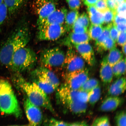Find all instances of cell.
Wrapping results in <instances>:
<instances>
[{"instance_id": "obj_17", "label": "cell", "mask_w": 126, "mask_h": 126, "mask_svg": "<svg viewBox=\"0 0 126 126\" xmlns=\"http://www.w3.org/2000/svg\"><path fill=\"white\" fill-rule=\"evenodd\" d=\"M100 76L102 82L106 84L111 83L114 77L112 67L107 62L105 57L101 64Z\"/></svg>"}, {"instance_id": "obj_1", "label": "cell", "mask_w": 126, "mask_h": 126, "mask_svg": "<svg viewBox=\"0 0 126 126\" xmlns=\"http://www.w3.org/2000/svg\"><path fill=\"white\" fill-rule=\"evenodd\" d=\"M31 34L28 24L23 21L14 30L0 50V62L10 69L13 56L20 48L26 46L30 40Z\"/></svg>"}, {"instance_id": "obj_21", "label": "cell", "mask_w": 126, "mask_h": 126, "mask_svg": "<svg viewBox=\"0 0 126 126\" xmlns=\"http://www.w3.org/2000/svg\"><path fill=\"white\" fill-rule=\"evenodd\" d=\"M26 0H3V3L7 8L9 15H12L20 9Z\"/></svg>"}, {"instance_id": "obj_18", "label": "cell", "mask_w": 126, "mask_h": 126, "mask_svg": "<svg viewBox=\"0 0 126 126\" xmlns=\"http://www.w3.org/2000/svg\"><path fill=\"white\" fill-rule=\"evenodd\" d=\"M34 71L41 76L51 83L56 89L59 85V79L54 73L47 68L41 66L37 68Z\"/></svg>"}, {"instance_id": "obj_34", "label": "cell", "mask_w": 126, "mask_h": 126, "mask_svg": "<svg viewBox=\"0 0 126 126\" xmlns=\"http://www.w3.org/2000/svg\"><path fill=\"white\" fill-rule=\"evenodd\" d=\"M76 22L86 28H88L89 26L90 20L89 17L85 12L83 13L79 16Z\"/></svg>"}, {"instance_id": "obj_14", "label": "cell", "mask_w": 126, "mask_h": 126, "mask_svg": "<svg viewBox=\"0 0 126 126\" xmlns=\"http://www.w3.org/2000/svg\"><path fill=\"white\" fill-rule=\"evenodd\" d=\"M91 40L87 32L83 34H77L71 32L68 36L62 42L63 45L69 47L74 45L83 43H89Z\"/></svg>"}, {"instance_id": "obj_50", "label": "cell", "mask_w": 126, "mask_h": 126, "mask_svg": "<svg viewBox=\"0 0 126 126\" xmlns=\"http://www.w3.org/2000/svg\"><path fill=\"white\" fill-rule=\"evenodd\" d=\"M3 3V0H0V5Z\"/></svg>"}, {"instance_id": "obj_36", "label": "cell", "mask_w": 126, "mask_h": 126, "mask_svg": "<svg viewBox=\"0 0 126 126\" xmlns=\"http://www.w3.org/2000/svg\"><path fill=\"white\" fill-rule=\"evenodd\" d=\"M109 25L110 37L116 43L120 32L113 23L110 24Z\"/></svg>"}, {"instance_id": "obj_28", "label": "cell", "mask_w": 126, "mask_h": 126, "mask_svg": "<svg viewBox=\"0 0 126 126\" xmlns=\"http://www.w3.org/2000/svg\"><path fill=\"white\" fill-rule=\"evenodd\" d=\"M109 37H110V25L109 24L104 27L103 32L100 37L95 40V45L96 50L100 47L102 43Z\"/></svg>"}, {"instance_id": "obj_22", "label": "cell", "mask_w": 126, "mask_h": 126, "mask_svg": "<svg viewBox=\"0 0 126 126\" xmlns=\"http://www.w3.org/2000/svg\"><path fill=\"white\" fill-rule=\"evenodd\" d=\"M77 10H72L67 12L66 16L64 26L67 32H70L79 16Z\"/></svg>"}, {"instance_id": "obj_9", "label": "cell", "mask_w": 126, "mask_h": 126, "mask_svg": "<svg viewBox=\"0 0 126 126\" xmlns=\"http://www.w3.org/2000/svg\"><path fill=\"white\" fill-rule=\"evenodd\" d=\"M64 75V84L71 89L78 90L89 78V70L86 67L82 70Z\"/></svg>"}, {"instance_id": "obj_47", "label": "cell", "mask_w": 126, "mask_h": 126, "mask_svg": "<svg viewBox=\"0 0 126 126\" xmlns=\"http://www.w3.org/2000/svg\"><path fill=\"white\" fill-rule=\"evenodd\" d=\"M114 0L117 6L121 3L126 1V0Z\"/></svg>"}, {"instance_id": "obj_42", "label": "cell", "mask_w": 126, "mask_h": 126, "mask_svg": "<svg viewBox=\"0 0 126 126\" xmlns=\"http://www.w3.org/2000/svg\"><path fill=\"white\" fill-rule=\"evenodd\" d=\"M126 16H125L116 14L113 23L115 25L120 23H126Z\"/></svg>"}, {"instance_id": "obj_15", "label": "cell", "mask_w": 126, "mask_h": 126, "mask_svg": "<svg viewBox=\"0 0 126 126\" xmlns=\"http://www.w3.org/2000/svg\"><path fill=\"white\" fill-rule=\"evenodd\" d=\"M124 101L122 97L109 96L103 100L99 110L104 112L114 111L122 104Z\"/></svg>"}, {"instance_id": "obj_8", "label": "cell", "mask_w": 126, "mask_h": 126, "mask_svg": "<svg viewBox=\"0 0 126 126\" xmlns=\"http://www.w3.org/2000/svg\"><path fill=\"white\" fill-rule=\"evenodd\" d=\"M38 30V39L42 41L57 40L67 32L63 24L50 25Z\"/></svg>"}, {"instance_id": "obj_51", "label": "cell", "mask_w": 126, "mask_h": 126, "mask_svg": "<svg viewBox=\"0 0 126 126\" xmlns=\"http://www.w3.org/2000/svg\"></svg>"}, {"instance_id": "obj_44", "label": "cell", "mask_w": 126, "mask_h": 126, "mask_svg": "<svg viewBox=\"0 0 126 126\" xmlns=\"http://www.w3.org/2000/svg\"><path fill=\"white\" fill-rule=\"evenodd\" d=\"M115 26L120 32L126 31V23H119Z\"/></svg>"}, {"instance_id": "obj_37", "label": "cell", "mask_w": 126, "mask_h": 126, "mask_svg": "<svg viewBox=\"0 0 126 126\" xmlns=\"http://www.w3.org/2000/svg\"><path fill=\"white\" fill-rule=\"evenodd\" d=\"M72 32L77 34H83L88 32V29L75 22L72 27Z\"/></svg>"}, {"instance_id": "obj_38", "label": "cell", "mask_w": 126, "mask_h": 126, "mask_svg": "<svg viewBox=\"0 0 126 126\" xmlns=\"http://www.w3.org/2000/svg\"><path fill=\"white\" fill-rule=\"evenodd\" d=\"M69 8L72 10H78L81 5V0H66Z\"/></svg>"}, {"instance_id": "obj_25", "label": "cell", "mask_w": 126, "mask_h": 126, "mask_svg": "<svg viewBox=\"0 0 126 126\" xmlns=\"http://www.w3.org/2000/svg\"><path fill=\"white\" fill-rule=\"evenodd\" d=\"M104 30L102 25L91 24L90 26L88 34L91 39L95 41L100 37Z\"/></svg>"}, {"instance_id": "obj_31", "label": "cell", "mask_w": 126, "mask_h": 126, "mask_svg": "<svg viewBox=\"0 0 126 126\" xmlns=\"http://www.w3.org/2000/svg\"><path fill=\"white\" fill-rule=\"evenodd\" d=\"M116 14V12L108 9L103 14L104 23L108 25L113 23Z\"/></svg>"}, {"instance_id": "obj_7", "label": "cell", "mask_w": 126, "mask_h": 126, "mask_svg": "<svg viewBox=\"0 0 126 126\" xmlns=\"http://www.w3.org/2000/svg\"><path fill=\"white\" fill-rule=\"evenodd\" d=\"M86 68V62L76 50L69 47L65 54L63 68L64 74L72 73L83 70Z\"/></svg>"}, {"instance_id": "obj_45", "label": "cell", "mask_w": 126, "mask_h": 126, "mask_svg": "<svg viewBox=\"0 0 126 126\" xmlns=\"http://www.w3.org/2000/svg\"><path fill=\"white\" fill-rule=\"evenodd\" d=\"M98 0H83V3L88 7L94 6Z\"/></svg>"}, {"instance_id": "obj_46", "label": "cell", "mask_w": 126, "mask_h": 126, "mask_svg": "<svg viewBox=\"0 0 126 126\" xmlns=\"http://www.w3.org/2000/svg\"><path fill=\"white\" fill-rule=\"evenodd\" d=\"M68 126H89L85 122H79L72 123L68 124Z\"/></svg>"}, {"instance_id": "obj_12", "label": "cell", "mask_w": 126, "mask_h": 126, "mask_svg": "<svg viewBox=\"0 0 126 126\" xmlns=\"http://www.w3.org/2000/svg\"><path fill=\"white\" fill-rule=\"evenodd\" d=\"M67 12V9L65 7L56 9L43 22L37 25L38 29H40L50 25L63 24Z\"/></svg>"}, {"instance_id": "obj_48", "label": "cell", "mask_w": 126, "mask_h": 126, "mask_svg": "<svg viewBox=\"0 0 126 126\" xmlns=\"http://www.w3.org/2000/svg\"><path fill=\"white\" fill-rule=\"evenodd\" d=\"M126 44L122 46V53L123 54L126 55Z\"/></svg>"}, {"instance_id": "obj_4", "label": "cell", "mask_w": 126, "mask_h": 126, "mask_svg": "<svg viewBox=\"0 0 126 126\" xmlns=\"http://www.w3.org/2000/svg\"><path fill=\"white\" fill-rule=\"evenodd\" d=\"M79 91L67 87H61L58 90L57 96L59 101L72 114H83L86 112L87 103L80 102Z\"/></svg>"}, {"instance_id": "obj_40", "label": "cell", "mask_w": 126, "mask_h": 126, "mask_svg": "<svg viewBox=\"0 0 126 126\" xmlns=\"http://www.w3.org/2000/svg\"><path fill=\"white\" fill-rule=\"evenodd\" d=\"M116 42L121 47L126 44V31L120 32Z\"/></svg>"}, {"instance_id": "obj_24", "label": "cell", "mask_w": 126, "mask_h": 126, "mask_svg": "<svg viewBox=\"0 0 126 126\" xmlns=\"http://www.w3.org/2000/svg\"><path fill=\"white\" fill-rule=\"evenodd\" d=\"M101 92V89L99 85L88 93V102L92 106H94L100 99Z\"/></svg>"}, {"instance_id": "obj_13", "label": "cell", "mask_w": 126, "mask_h": 126, "mask_svg": "<svg viewBox=\"0 0 126 126\" xmlns=\"http://www.w3.org/2000/svg\"><path fill=\"white\" fill-rule=\"evenodd\" d=\"M74 46L75 50L85 62L90 66L94 65L95 62L94 51L92 47L89 43L79 44Z\"/></svg>"}, {"instance_id": "obj_29", "label": "cell", "mask_w": 126, "mask_h": 126, "mask_svg": "<svg viewBox=\"0 0 126 126\" xmlns=\"http://www.w3.org/2000/svg\"><path fill=\"white\" fill-rule=\"evenodd\" d=\"M116 126H126V112L122 110L117 112L114 118Z\"/></svg>"}, {"instance_id": "obj_16", "label": "cell", "mask_w": 126, "mask_h": 126, "mask_svg": "<svg viewBox=\"0 0 126 126\" xmlns=\"http://www.w3.org/2000/svg\"><path fill=\"white\" fill-rule=\"evenodd\" d=\"M31 75L32 82L35 83L47 94L52 93L56 90V88L51 83L34 71L32 72Z\"/></svg>"}, {"instance_id": "obj_32", "label": "cell", "mask_w": 126, "mask_h": 126, "mask_svg": "<svg viewBox=\"0 0 126 126\" xmlns=\"http://www.w3.org/2000/svg\"><path fill=\"white\" fill-rule=\"evenodd\" d=\"M92 126H111L109 118L107 116L97 118L94 121Z\"/></svg>"}, {"instance_id": "obj_3", "label": "cell", "mask_w": 126, "mask_h": 126, "mask_svg": "<svg viewBox=\"0 0 126 126\" xmlns=\"http://www.w3.org/2000/svg\"><path fill=\"white\" fill-rule=\"evenodd\" d=\"M0 112L21 117L22 111L11 85L6 79L0 78Z\"/></svg>"}, {"instance_id": "obj_49", "label": "cell", "mask_w": 126, "mask_h": 126, "mask_svg": "<svg viewBox=\"0 0 126 126\" xmlns=\"http://www.w3.org/2000/svg\"><path fill=\"white\" fill-rule=\"evenodd\" d=\"M28 126V125H12V126Z\"/></svg>"}, {"instance_id": "obj_26", "label": "cell", "mask_w": 126, "mask_h": 126, "mask_svg": "<svg viewBox=\"0 0 126 126\" xmlns=\"http://www.w3.org/2000/svg\"><path fill=\"white\" fill-rule=\"evenodd\" d=\"M99 85V81L97 79L89 78L83 83L79 90L88 93Z\"/></svg>"}, {"instance_id": "obj_30", "label": "cell", "mask_w": 126, "mask_h": 126, "mask_svg": "<svg viewBox=\"0 0 126 126\" xmlns=\"http://www.w3.org/2000/svg\"><path fill=\"white\" fill-rule=\"evenodd\" d=\"M117 79L110 86L108 90V94L115 90L119 89L121 87L126 85L125 78L121 77Z\"/></svg>"}, {"instance_id": "obj_43", "label": "cell", "mask_w": 126, "mask_h": 126, "mask_svg": "<svg viewBox=\"0 0 126 126\" xmlns=\"http://www.w3.org/2000/svg\"><path fill=\"white\" fill-rule=\"evenodd\" d=\"M108 9L110 10L116 12L117 5L114 0H105Z\"/></svg>"}, {"instance_id": "obj_23", "label": "cell", "mask_w": 126, "mask_h": 126, "mask_svg": "<svg viewBox=\"0 0 126 126\" xmlns=\"http://www.w3.org/2000/svg\"><path fill=\"white\" fill-rule=\"evenodd\" d=\"M113 76L118 78L125 75L126 71V59H123L112 67Z\"/></svg>"}, {"instance_id": "obj_20", "label": "cell", "mask_w": 126, "mask_h": 126, "mask_svg": "<svg viewBox=\"0 0 126 126\" xmlns=\"http://www.w3.org/2000/svg\"><path fill=\"white\" fill-rule=\"evenodd\" d=\"M105 57L108 64L112 67L123 59V54L120 50L115 47L110 50Z\"/></svg>"}, {"instance_id": "obj_5", "label": "cell", "mask_w": 126, "mask_h": 126, "mask_svg": "<svg viewBox=\"0 0 126 126\" xmlns=\"http://www.w3.org/2000/svg\"><path fill=\"white\" fill-rule=\"evenodd\" d=\"M37 60V55L32 49L26 46L23 47L13 56L10 69L20 74L30 70L35 66Z\"/></svg>"}, {"instance_id": "obj_33", "label": "cell", "mask_w": 126, "mask_h": 126, "mask_svg": "<svg viewBox=\"0 0 126 126\" xmlns=\"http://www.w3.org/2000/svg\"><path fill=\"white\" fill-rule=\"evenodd\" d=\"M8 10L4 3L0 5V31L7 16Z\"/></svg>"}, {"instance_id": "obj_35", "label": "cell", "mask_w": 126, "mask_h": 126, "mask_svg": "<svg viewBox=\"0 0 126 126\" xmlns=\"http://www.w3.org/2000/svg\"><path fill=\"white\" fill-rule=\"evenodd\" d=\"M94 6L98 11L103 14L109 9L105 0H98Z\"/></svg>"}, {"instance_id": "obj_39", "label": "cell", "mask_w": 126, "mask_h": 126, "mask_svg": "<svg viewBox=\"0 0 126 126\" xmlns=\"http://www.w3.org/2000/svg\"><path fill=\"white\" fill-rule=\"evenodd\" d=\"M116 14L126 16V1L118 5L116 10Z\"/></svg>"}, {"instance_id": "obj_27", "label": "cell", "mask_w": 126, "mask_h": 126, "mask_svg": "<svg viewBox=\"0 0 126 126\" xmlns=\"http://www.w3.org/2000/svg\"><path fill=\"white\" fill-rule=\"evenodd\" d=\"M116 42L111 37L107 38L97 49L98 52H101L111 50L116 47Z\"/></svg>"}, {"instance_id": "obj_10", "label": "cell", "mask_w": 126, "mask_h": 126, "mask_svg": "<svg viewBox=\"0 0 126 126\" xmlns=\"http://www.w3.org/2000/svg\"><path fill=\"white\" fill-rule=\"evenodd\" d=\"M24 107L29 122L28 126H40L42 114L39 107L32 103L26 96L24 100Z\"/></svg>"}, {"instance_id": "obj_19", "label": "cell", "mask_w": 126, "mask_h": 126, "mask_svg": "<svg viewBox=\"0 0 126 126\" xmlns=\"http://www.w3.org/2000/svg\"><path fill=\"white\" fill-rule=\"evenodd\" d=\"M87 10L91 24L102 25L103 24V14L98 11L94 6L88 7Z\"/></svg>"}, {"instance_id": "obj_11", "label": "cell", "mask_w": 126, "mask_h": 126, "mask_svg": "<svg viewBox=\"0 0 126 126\" xmlns=\"http://www.w3.org/2000/svg\"><path fill=\"white\" fill-rule=\"evenodd\" d=\"M33 7L38 16L37 25L41 23L56 9L55 0H35Z\"/></svg>"}, {"instance_id": "obj_41", "label": "cell", "mask_w": 126, "mask_h": 126, "mask_svg": "<svg viewBox=\"0 0 126 126\" xmlns=\"http://www.w3.org/2000/svg\"><path fill=\"white\" fill-rule=\"evenodd\" d=\"M68 124L63 121L57 120L54 119H50L48 126H68Z\"/></svg>"}, {"instance_id": "obj_2", "label": "cell", "mask_w": 126, "mask_h": 126, "mask_svg": "<svg viewBox=\"0 0 126 126\" xmlns=\"http://www.w3.org/2000/svg\"><path fill=\"white\" fill-rule=\"evenodd\" d=\"M12 80L17 89L26 94V97L32 103L55 113L47 94L35 83L26 81L20 73H17L13 76Z\"/></svg>"}, {"instance_id": "obj_6", "label": "cell", "mask_w": 126, "mask_h": 126, "mask_svg": "<svg viewBox=\"0 0 126 126\" xmlns=\"http://www.w3.org/2000/svg\"><path fill=\"white\" fill-rule=\"evenodd\" d=\"M65 57L64 51L59 47H55L43 50L40 54V60L42 66L63 68Z\"/></svg>"}]
</instances>
